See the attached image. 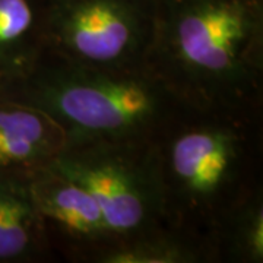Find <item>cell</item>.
<instances>
[{
  "instance_id": "3",
  "label": "cell",
  "mask_w": 263,
  "mask_h": 263,
  "mask_svg": "<svg viewBox=\"0 0 263 263\" xmlns=\"http://www.w3.org/2000/svg\"><path fill=\"white\" fill-rule=\"evenodd\" d=\"M5 97L51 117L66 145L152 139L186 108L146 67L76 65L46 53Z\"/></svg>"
},
{
  "instance_id": "2",
  "label": "cell",
  "mask_w": 263,
  "mask_h": 263,
  "mask_svg": "<svg viewBox=\"0 0 263 263\" xmlns=\"http://www.w3.org/2000/svg\"><path fill=\"white\" fill-rule=\"evenodd\" d=\"M259 120L184 108L155 136L167 226L208 245L227 212L260 186Z\"/></svg>"
},
{
  "instance_id": "1",
  "label": "cell",
  "mask_w": 263,
  "mask_h": 263,
  "mask_svg": "<svg viewBox=\"0 0 263 263\" xmlns=\"http://www.w3.org/2000/svg\"><path fill=\"white\" fill-rule=\"evenodd\" d=\"M145 67L186 108L260 114L263 0H157Z\"/></svg>"
},
{
  "instance_id": "4",
  "label": "cell",
  "mask_w": 263,
  "mask_h": 263,
  "mask_svg": "<svg viewBox=\"0 0 263 263\" xmlns=\"http://www.w3.org/2000/svg\"><path fill=\"white\" fill-rule=\"evenodd\" d=\"M47 165L88 190L116 240L167 227L155 138L67 143Z\"/></svg>"
},
{
  "instance_id": "7",
  "label": "cell",
  "mask_w": 263,
  "mask_h": 263,
  "mask_svg": "<svg viewBox=\"0 0 263 263\" xmlns=\"http://www.w3.org/2000/svg\"><path fill=\"white\" fill-rule=\"evenodd\" d=\"M63 129L37 108L0 98V171L44 167L66 146Z\"/></svg>"
},
{
  "instance_id": "5",
  "label": "cell",
  "mask_w": 263,
  "mask_h": 263,
  "mask_svg": "<svg viewBox=\"0 0 263 263\" xmlns=\"http://www.w3.org/2000/svg\"><path fill=\"white\" fill-rule=\"evenodd\" d=\"M157 0H48L44 53L110 69L145 67Z\"/></svg>"
},
{
  "instance_id": "10",
  "label": "cell",
  "mask_w": 263,
  "mask_h": 263,
  "mask_svg": "<svg viewBox=\"0 0 263 263\" xmlns=\"http://www.w3.org/2000/svg\"><path fill=\"white\" fill-rule=\"evenodd\" d=\"M91 263H215L205 240L173 227H161L114 240Z\"/></svg>"
},
{
  "instance_id": "11",
  "label": "cell",
  "mask_w": 263,
  "mask_h": 263,
  "mask_svg": "<svg viewBox=\"0 0 263 263\" xmlns=\"http://www.w3.org/2000/svg\"><path fill=\"white\" fill-rule=\"evenodd\" d=\"M214 262H263V196L256 187L216 224L208 235Z\"/></svg>"
},
{
  "instance_id": "8",
  "label": "cell",
  "mask_w": 263,
  "mask_h": 263,
  "mask_svg": "<svg viewBox=\"0 0 263 263\" xmlns=\"http://www.w3.org/2000/svg\"><path fill=\"white\" fill-rule=\"evenodd\" d=\"M51 252L28 170L0 171V262H38Z\"/></svg>"
},
{
  "instance_id": "9",
  "label": "cell",
  "mask_w": 263,
  "mask_h": 263,
  "mask_svg": "<svg viewBox=\"0 0 263 263\" xmlns=\"http://www.w3.org/2000/svg\"><path fill=\"white\" fill-rule=\"evenodd\" d=\"M48 0H0V78L6 86L28 73L44 54Z\"/></svg>"
},
{
  "instance_id": "12",
  "label": "cell",
  "mask_w": 263,
  "mask_h": 263,
  "mask_svg": "<svg viewBox=\"0 0 263 263\" xmlns=\"http://www.w3.org/2000/svg\"><path fill=\"white\" fill-rule=\"evenodd\" d=\"M5 92H6V82L0 78V98L5 97Z\"/></svg>"
},
{
  "instance_id": "6",
  "label": "cell",
  "mask_w": 263,
  "mask_h": 263,
  "mask_svg": "<svg viewBox=\"0 0 263 263\" xmlns=\"http://www.w3.org/2000/svg\"><path fill=\"white\" fill-rule=\"evenodd\" d=\"M29 186L51 249L69 260L91 262L114 235L88 190L50 165L28 170Z\"/></svg>"
}]
</instances>
